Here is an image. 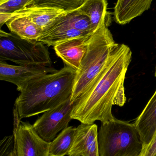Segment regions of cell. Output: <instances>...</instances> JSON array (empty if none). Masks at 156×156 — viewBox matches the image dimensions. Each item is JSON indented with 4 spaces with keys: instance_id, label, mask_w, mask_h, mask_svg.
I'll return each mask as SVG.
<instances>
[{
    "instance_id": "cell-23",
    "label": "cell",
    "mask_w": 156,
    "mask_h": 156,
    "mask_svg": "<svg viewBox=\"0 0 156 156\" xmlns=\"http://www.w3.org/2000/svg\"><path fill=\"white\" fill-rule=\"evenodd\" d=\"M8 156H16L15 151L14 149L10 153V154Z\"/></svg>"
},
{
    "instance_id": "cell-17",
    "label": "cell",
    "mask_w": 156,
    "mask_h": 156,
    "mask_svg": "<svg viewBox=\"0 0 156 156\" xmlns=\"http://www.w3.org/2000/svg\"><path fill=\"white\" fill-rule=\"evenodd\" d=\"M77 127L68 126L60 132L49 144V156L67 155L73 144Z\"/></svg>"
},
{
    "instance_id": "cell-6",
    "label": "cell",
    "mask_w": 156,
    "mask_h": 156,
    "mask_svg": "<svg viewBox=\"0 0 156 156\" xmlns=\"http://www.w3.org/2000/svg\"><path fill=\"white\" fill-rule=\"evenodd\" d=\"M93 33L89 17L77 9L57 17L43 30L38 41L48 46L54 47L61 42L88 36Z\"/></svg>"
},
{
    "instance_id": "cell-20",
    "label": "cell",
    "mask_w": 156,
    "mask_h": 156,
    "mask_svg": "<svg viewBox=\"0 0 156 156\" xmlns=\"http://www.w3.org/2000/svg\"><path fill=\"white\" fill-rule=\"evenodd\" d=\"M13 142H14L13 134L4 137L0 144V156H8L14 150V147H13Z\"/></svg>"
},
{
    "instance_id": "cell-7",
    "label": "cell",
    "mask_w": 156,
    "mask_h": 156,
    "mask_svg": "<svg viewBox=\"0 0 156 156\" xmlns=\"http://www.w3.org/2000/svg\"><path fill=\"white\" fill-rule=\"evenodd\" d=\"M14 149L16 156H49L50 143L42 139L33 125L22 122L13 111Z\"/></svg>"
},
{
    "instance_id": "cell-2",
    "label": "cell",
    "mask_w": 156,
    "mask_h": 156,
    "mask_svg": "<svg viewBox=\"0 0 156 156\" xmlns=\"http://www.w3.org/2000/svg\"><path fill=\"white\" fill-rule=\"evenodd\" d=\"M76 73L65 65L60 70L34 78L17 88L20 93L14 109L20 120L43 113L71 99Z\"/></svg>"
},
{
    "instance_id": "cell-5",
    "label": "cell",
    "mask_w": 156,
    "mask_h": 156,
    "mask_svg": "<svg viewBox=\"0 0 156 156\" xmlns=\"http://www.w3.org/2000/svg\"><path fill=\"white\" fill-rule=\"evenodd\" d=\"M0 60L19 66H50L48 49L39 41L23 39L12 33L0 31Z\"/></svg>"
},
{
    "instance_id": "cell-19",
    "label": "cell",
    "mask_w": 156,
    "mask_h": 156,
    "mask_svg": "<svg viewBox=\"0 0 156 156\" xmlns=\"http://www.w3.org/2000/svg\"><path fill=\"white\" fill-rule=\"evenodd\" d=\"M30 0H9L0 4V13H13L26 6Z\"/></svg>"
},
{
    "instance_id": "cell-4",
    "label": "cell",
    "mask_w": 156,
    "mask_h": 156,
    "mask_svg": "<svg viewBox=\"0 0 156 156\" xmlns=\"http://www.w3.org/2000/svg\"><path fill=\"white\" fill-rule=\"evenodd\" d=\"M100 156H139L143 149L134 124L114 118L102 123L98 132Z\"/></svg>"
},
{
    "instance_id": "cell-25",
    "label": "cell",
    "mask_w": 156,
    "mask_h": 156,
    "mask_svg": "<svg viewBox=\"0 0 156 156\" xmlns=\"http://www.w3.org/2000/svg\"><path fill=\"white\" fill-rule=\"evenodd\" d=\"M155 76L156 77V67L155 69Z\"/></svg>"
},
{
    "instance_id": "cell-3",
    "label": "cell",
    "mask_w": 156,
    "mask_h": 156,
    "mask_svg": "<svg viewBox=\"0 0 156 156\" xmlns=\"http://www.w3.org/2000/svg\"><path fill=\"white\" fill-rule=\"evenodd\" d=\"M109 26L103 23L90 37L87 52L74 80L72 103L101 76L119 50L120 44L114 40Z\"/></svg>"
},
{
    "instance_id": "cell-16",
    "label": "cell",
    "mask_w": 156,
    "mask_h": 156,
    "mask_svg": "<svg viewBox=\"0 0 156 156\" xmlns=\"http://www.w3.org/2000/svg\"><path fill=\"white\" fill-rule=\"evenodd\" d=\"M65 12H66L56 8L28 6L13 13V14H22L28 16L44 30L57 17Z\"/></svg>"
},
{
    "instance_id": "cell-24",
    "label": "cell",
    "mask_w": 156,
    "mask_h": 156,
    "mask_svg": "<svg viewBox=\"0 0 156 156\" xmlns=\"http://www.w3.org/2000/svg\"><path fill=\"white\" fill-rule=\"evenodd\" d=\"M8 1H9V0H0V4L4 3Z\"/></svg>"
},
{
    "instance_id": "cell-9",
    "label": "cell",
    "mask_w": 156,
    "mask_h": 156,
    "mask_svg": "<svg viewBox=\"0 0 156 156\" xmlns=\"http://www.w3.org/2000/svg\"><path fill=\"white\" fill-rule=\"evenodd\" d=\"M57 70L50 66H16L0 60V80L13 83L17 88L34 78Z\"/></svg>"
},
{
    "instance_id": "cell-11",
    "label": "cell",
    "mask_w": 156,
    "mask_h": 156,
    "mask_svg": "<svg viewBox=\"0 0 156 156\" xmlns=\"http://www.w3.org/2000/svg\"><path fill=\"white\" fill-rule=\"evenodd\" d=\"M91 35L72 38L57 44L53 47L56 55L65 65L78 72L87 52Z\"/></svg>"
},
{
    "instance_id": "cell-15",
    "label": "cell",
    "mask_w": 156,
    "mask_h": 156,
    "mask_svg": "<svg viewBox=\"0 0 156 156\" xmlns=\"http://www.w3.org/2000/svg\"><path fill=\"white\" fill-rule=\"evenodd\" d=\"M107 5L106 0H86L78 9L89 17L93 32L105 22L111 25V14L107 12Z\"/></svg>"
},
{
    "instance_id": "cell-13",
    "label": "cell",
    "mask_w": 156,
    "mask_h": 156,
    "mask_svg": "<svg viewBox=\"0 0 156 156\" xmlns=\"http://www.w3.org/2000/svg\"><path fill=\"white\" fill-rule=\"evenodd\" d=\"M153 0H117L114 18L116 23L125 25L140 16L151 7Z\"/></svg>"
},
{
    "instance_id": "cell-8",
    "label": "cell",
    "mask_w": 156,
    "mask_h": 156,
    "mask_svg": "<svg viewBox=\"0 0 156 156\" xmlns=\"http://www.w3.org/2000/svg\"><path fill=\"white\" fill-rule=\"evenodd\" d=\"M73 105L70 99L57 107L43 113L33 125V129L42 139L49 143L52 142L58 133L68 127L72 120Z\"/></svg>"
},
{
    "instance_id": "cell-21",
    "label": "cell",
    "mask_w": 156,
    "mask_h": 156,
    "mask_svg": "<svg viewBox=\"0 0 156 156\" xmlns=\"http://www.w3.org/2000/svg\"><path fill=\"white\" fill-rule=\"evenodd\" d=\"M156 154V133L148 145L142 150L139 156H154Z\"/></svg>"
},
{
    "instance_id": "cell-14",
    "label": "cell",
    "mask_w": 156,
    "mask_h": 156,
    "mask_svg": "<svg viewBox=\"0 0 156 156\" xmlns=\"http://www.w3.org/2000/svg\"><path fill=\"white\" fill-rule=\"evenodd\" d=\"M5 24L10 32L23 39L30 41H38L43 33L42 27L24 15L13 14V17Z\"/></svg>"
},
{
    "instance_id": "cell-12",
    "label": "cell",
    "mask_w": 156,
    "mask_h": 156,
    "mask_svg": "<svg viewBox=\"0 0 156 156\" xmlns=\"http://www.w3.org/2000/svg\"><path fill=\"white\" fill-rule=\"evenodd\" d=\"M134 124L140 135L143 149L156 133V90Z\"/></svg>"
},
{
    "instance_id": "cell-1",
    "label": "cell",
    "mask_w": 156,
    "mask_h": 156,
    "mask_svg": "<svg viewBox=\"0 0 156 156\" xmlns=\"http://www.w3.org/2000/svg\"><path fill=\"white\" fill-rule=\"evenodd\" d=\"M132 53L128 46L120 44L119 50L100 79L74 103L72 119L84 124L101 123L114 119L113 105L123 106L126 102L124 81Z\"/></svg>"
},
{
    "instance_id": "cell-18",
    "label": "cell",
    "mask_w": 156,
    "mask_h": 156,
    "mask_svg": "<svg viewBox=\"0 0 156 156\" xmlns=\"http://www.w3.org/2000/svg\"><path fill=\"white\" fill-rule=\"evenodd\" d=\"M86 0H30L26 7H48L60 9L65 12L77 10Z\"/></svg>"
},
{
    "instance_id": "cell-26",
    "label": "cell",
    "mask_w": 156,
    "mask_h": 156,
    "mask_svg": "<svg viewBox=\"0 0 156 156\" xmlns=\"http://www.w3.org/2000/svg\"><path fill=\"white\" fill-rule=\"evenodd\" d=\"M154 156H156V154Z\"/></svg>"
},
{
    "instance_id": "cell-22",
    "label": "cell",
    "mask_w": 156,
    "mask_h": 156,
    "mask_svg": "<svg viewBox=\"0 0 156 156\" xmlns=\"http://www.w3.org/2000/svg\"><path fill=\"white\" fill-rule=\"evenodd\" d=\"M13 17V13H0V27L2 26L5 23Z\"/></svg>"
},
{
    "instance_id": "cell-10",
    "label": "cell",
    "mask_w": 156,
    "mask_h": 156,
    "mask_svg": "<svg viewBox=\"0 0 156 156\" xmlns=\"http://www.w3.org/2000/svg\"><path fill=\"white\" fill-rule=\"evenodd\" d=\"M68 156H100L98 126L82 123L77 127Z\"/></svg>"
}]
</instances>
